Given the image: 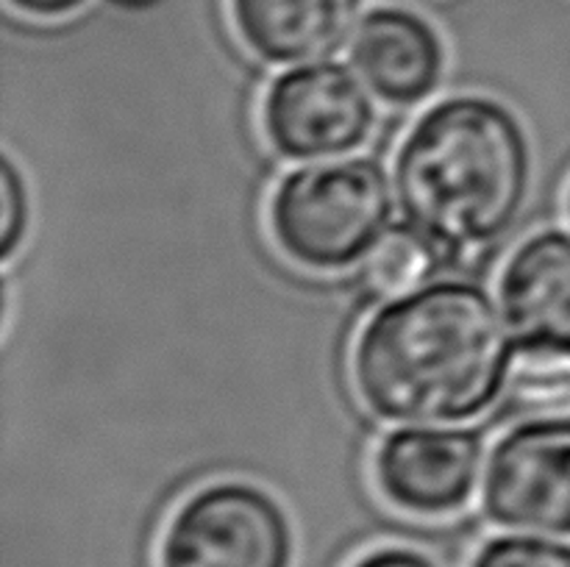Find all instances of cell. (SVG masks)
<instances>
[{"mask_svg": "<svg viewBox=\"0 0 570 567\" xmlns=\"http://www.w3.org/2000/svg\"><path fill=\"white\" fill-rule=\"evenodd\" d=\"M515 342L493 298L438 278L379 306L356 337L351 376L387 422L449 426L484 415L510 384Z\"/></svg>", "mask_w": 570, "mask_h": 567, "instance_id": "6da1fadb", "label": "cell"}, {"mask_svg": "<svg viewBox=\"0 0 570 567\" xmlns=\"http://www.w3.org/2000/svg\"><path fill=\"white\" fill-rule=\"evenodd\" d=\"M529 181L527 131L482 94L429 106L395 153L401 215L440 256L499 242L527 203Z\"/></svg>", "mask_w": 570, "mask_h": 567, "instance_id": "7a4b0ae2", "label": "cell"}, {"mask_svg": "<svg viewBox=\"0 0 570 567\" xmlns=\"http://www.w3.org/2000/svg\"><path fill=\"white\" fill-rule=\"evenodd\" d=\"M395 189L373 159H334L298 167L273 189V242L309 272H343L371 259L393 231Z\"/></svg>", "mask_w": 570, "mask_h": 567, "instance_id": "3957f363", "label": "cell"}, {"mask_svg": "<svg viewBox=\"0 0 570 567\" xmlns=\"http://www.w3.org/2000/svg\"><path fill=\"white\" fill-rule=\"evenodd\" d=\"M287 511L256 484L217 481L189 495L167 523L159 567H293Z\"/></svg>", "mask_w": 570, "mask_h": 567, "instance_id": "277c9868", "label": "cell"}, {"mask_svg": "<svg viewBox=\"0 0 570 567\" xmlns=\"http://www.w3.org/2000/svg\"><path fill=\"white\" fill-rule=\"evenodd\" d=\"M376 126V106L356 72L337 61H312L273 78L262 128L287 161H328L360 150Z\"/></svg>", "mask_w": 570, "mask_h": 567, "instance_id": "5b68a950", "label": "cell"}, {"mask_svg": "<svg viewBox=\"0 0 570 567\" xmlns=\"http://www.w3.org/2000/svg\"><path fill=\"white\" fill-rule=\"evenodd\" d=\"M482 506L507 531L570 537V417H532L490 448Z\"/></svg>", "mask_w": 570, "mask_h": 567, "instance_id": "8992f818", "label": "cell"}, {"mask_svg": "<svg viewBox=\"0 0 570 567\" xmlns=\"http://www.w3.org/2000/svg\"><path fill=\"white\" fill-rule=\"evenodd\" d=\"M484 445L468 428H395L373 454L382 498L412 517H451L482 484Z\"/></svg>", "mask_w": 570, "mask_h": 567, "instance_id": "52a82bcc", "label": "cell"}, {"mask_svg": "<svg viewBox=\"0 0 570 567\" xmlns=\"http://www.w3.org/2000/svg\"><path fill=\"white\" fill-rule=\"evenodd\" d=\"M351 67L382 103L412 109L443 81L445 48L421 14L395 6L367 11L351 39Z\"/></svg>", "mask_w": 570, "mask_h": 567, "instance_id": "ba28073f", "label": "cell"}, {"mask_svg": "<svg viewBox=\"0 0 570 567\" xmlns=\"http://www.w3.org/2000/svg\"><path fill=\"white\" fill-rule=\"evenodd\" d=\"M499 304L521 354H570V233L543 231L518 245L501 267Z\"/></svg>", "mask_w": 570, "mask_h": 567, "instance_id": "9c48e42d", "label": "cell"}, {"mask_svg": "<svg viewBox=\"0 0 570 567\" xmlns=\"http://www.w3.org/2000/svg\"><path fill=\"white\" fill-rule=\"evenodd\" d=\"M362 0H228L245 48L276 67L337 56L356 31Z\"/></svg>", "mask_w": 570, "mask_h": 567, "instance_id": "30bf717a", "label": "cell"}, {"mask_svg": "<svg viewBox=\"0 0 570 567\" xmlns=\"http://www.w3.org/2000/svg\"><path fill=\"white\" fill-rule=\"evenodd\" d=\"M512 400L534 417L570 415V354L527 350L510 372Z\"/></svg>", "mask_w": 570, "mask_h": 567, "instance_id": "8fae6325", "label": "cell"}, {"mask_svg": "<svg viewBox=\"0 0 570 567\" xmlns=\"http://www.w3.org/2000/svg\"><path fill=\"white\" fill-rule=\"evenodd\" d=\"M440 259L443 256L438 253V248L426 237H421L415 228L401 226L393 228L382 239L376 253L371 256V270H367V276H371L373 287L379 292L404 295L410 289L426 284L434 267L440 265Z\"/></svg>", "mask_w": 570, "mask_h": 567, "instance_id": "7c38bea8", "label": "cell"}, {"mask_svg": "<svg viewBox=\"0 0 570 567\" xmlns=\"http://www.w3.org/2000/svg\"><path fill=\"white\" fill-rule=\"evenodd\" d=\"M471 567H570V545L543 534H499L473 554Z\"/></svg>", "mask_w": 570, "mask_h": 567, "instance_id": "4fadbf2b", "label": "cell"}, {"mask_svg": "<svg viewBox=\"0 0 570 567\" xmlns=\"http://www.w3.org/2000/svg\"><path fill=\"white\" fill-rule=\"evenodd\" d=\"M0 203H3V220H0L3 245H0V253L9 261L22 245V239H26L28 228L26 181H22L20 170L11 159H3V167H0Z\"/></svg>", "mask_w": 570, "mask_h": 567, "instance_id": "5bb4252c", "label": "cell"}, {"mask_svg": "<svg viewBox=\"0 0 570 567\" xmlns=\"http://www.w3.org/2000/svg\"><path fill=\"white\" fill-rule=\"evenodd\" d=\"M351 567H440L432 556H426L423 550L406 548V545H382V548H373L367 554H362L360 559Z\"/></svg>", "mask_w": 570, "mask_h": 567, "instance_id": "9a60e30c", "label": "cell"}, {"mask_svg": "<svg viewBox=\"0 0 570 567\" xmlns=\"http://www.w3.org/2000/svg\"><path fill=\"white\" fill-rule=\"evenodd\" d=\"M6 3L14 6V9L22 11L26 17H37V20H61V17L81 9L83 3H89V0H6Z\"/></svg>", "mask_w": 570, "mask_h": 567, "instance_id": "2e32d148", "label": "cell"}, {"mask_svg": "<svg viewBox=\"0 0 570 567\" xmlns=\"http://www.w3.org/2000/svg\"><path fill=\"white\" fill-rule=\"evenodd\" d=\"M115 3H120V6H150V3H156V0H115Z\"/></svg>", "mask_w": 570, "mask_h": 567, "instance_id": "e0dca14e", "label": "cell"}, {"mask_svg": "<svg viewBox=\"0 0 570 567\" xmlns=\"http://www.w3.org/2000/svg\"><path fill=\"white\" fill-rule=\"evenodd\" d=\"M568 217H570V189H568Z\"/></svg>", "mask_w": 570, "mask_h": 567, "instance_id": "ac0fdd59", "label": "cell"}]
</instances>
